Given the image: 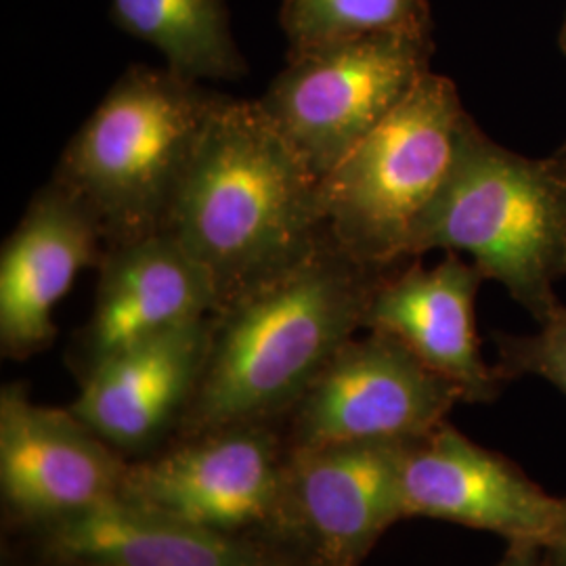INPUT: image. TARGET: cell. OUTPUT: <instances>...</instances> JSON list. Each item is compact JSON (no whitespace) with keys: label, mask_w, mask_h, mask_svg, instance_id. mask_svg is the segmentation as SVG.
I'll use <instances>...</instances> for the list:
<instances>
[{"label":"cell","mask_w":566,"mask_h":566,"mask_svg":"<svg viewBox=\"0 0 566 566\" xmlns=\"http://www.w3.org/2000/svg\"><path fill=\"white\" fill-rule=\"evenodd\" d=\"M409 443H344L290 451L283 537L308 566H361L403 521Z\"/></svg>","instance_id":"30bf717a"},{"label":"cell","mask_w":566,"mask_h":566,"mask_svg":"<svg viewBox=\"0 0 566 566\" xmlns=\"http://www.w3.org/2000/svg\"><path fill=\"white\" fill-rule=\"evenodd\" d=\"M97 275L91 315L65 355L78 382L124 350L212 315L219 304L208 271L166 231L105 245Z\"/></svg>","instance_id":"7c38bea8"},{"label":"cell","mask_w":566,"mask_h":566,"mask_svg":"<svg viewBox=\"0 0 566 566\" xmlns=\"http://www.w3.org/2000/svg\"><path fill=\"white\" fill-rule=\"evenodd\" d=\"M428 32H388L287 55L259 105L324 179L430 72Z\"/></svg>","instance_id":"8992f818"},{"label":"cell","mask_w":566,"mask_h":566,"mask_svg":"<svg viewBox=\"0 0 566 566\" xmlns=\"http://www.w3.org/2000/svg\"><path fill=\"white\" fill-rule=\"evenodd\" d=\"M4 554L9 556V560H4V566H70L55 565V563H42V560H30V558H21V556L9 554V552H4Z\"/></svg>","instance_id":"7402d4cb"},{"label":"cell","mask_w":566,"mask_h":566,"mask_svg":"<svg viewBox=\"0 0 566 566\" xmlns=\"http://www.w3.org/2000/svg\"><path fill=\"white\" fill-rule=\"evenodd\" d=\"M210 315L137 344L78 382L70 411L128 462L172 441L202 371Z\"/></svg>","instance_id":"2e32d148"},{"label":"cell","mask_w":566,"mask_h":566,"mask_svg":"<svg viewBox=\"0 0 566 566\" xmlns=\"http://www.w3.org/2000/svg\"><path fill=\"white\" fill-rule=\"evenodd\" d=\"M224 99L166 65H133L67 143L53 181L91 210L105 245L160 233Z\"/></svg>","instance_id":"3957f363"},{"label":"cell","mask_w":566,"mask_h":566,"mask_svg":"<svg viewBox=\"0 0 566 566\" xmlns=\"http://www.w3.org/2000/svg\"><path fill=\"white\" fill-rule=\"evenodd\" d=\"M9 554L70 566H308L290 547L231 537L112 500L57 523L4 533Z\"/></svg>","instance_id":"4fadbf2b"},{"label":"cell","mask_w":566,"mask_h":566,"mask_svg":"<svg viewBox=\"0 0 566 566\" xmlns=\"http://www.w3.org/2000/svg\"><path fill=\"white\" fill-rule=\"evenodd\" d=\"M319 185L259 102L227 97L185 170L164 231L208 271L221 304L324 235Z\"/></svg>","instance_id":"7a4b0ae2"},{"label":"cell","mask_w":566,"mask_h":566,"mask_svg":"<svg viewBox=\"0 0 566 566\" xmlns=\"http://www.w3.org/2000/svg\"><path fill=\"white\" fill-rule=\"evenodd\" d=\"M112 20L154 46L182 78L238 81L245 74L227 0H112Z\"/></svg>","instance_id":"e0dca14e"},{"label":"cell","mask_w":566,"mask_h":566,"mask_svg":"<svg viewBox=\"0 0 566 566\" xmlns=\"http://www.w3.org/2000/svg\"><path fill=\"white\" fill-rule=\"evenodd\" d=\"M476 122L455 84L428 72L319 185L325 231L374 269L413 261L409 245Z\"/></svg>","instance_id":"5b68a950"},{"label":"cell","mask_w":566,"mask_h":566,"mask_svg":"<svg viewBox=\"0 0 566 566\" xmlns=\"http://www.w3.org/2000/svg\"><path fill=\"white\" fill-rule=\"evenodd\" d=\"M390 271L355 261L324 231L301 259L224 298L210 315L202 371L172 439L280 424L364 329L371 294Z\"/></svg>","instance_id":"6da1fadb"},{"label":"cell","mask_w":566,"mask_h":566,"mask_svg":"<svg viewBox=\"0 0 566 566\" xmlns=\"http://www.w3.org/2000/svg\"><path fill=\"white\" fill-rule=\"evenodd\" d=\"M287 55L388 32H428L424 0H283Z\"/></svg>","instance_id":"ac0fdd59"},{"label":"cell","mask_w":566,"mask_h":566,"mask_svg":"<svg viewBox=\"0 0 566 566\" xmlns=\"http://www.w3.org/2000/svg\"><path fill=\"white\" fill-rule=\"evenodd\" d=\"M560 46H563V51L566 53V20L565 25H563V32H560ZM558 151H565L566 154V143L558 149Z\"/></svg>","instance_id":"603a6c76"},{"label":"cell","mask_w":566,"mask_h":566,"mask_svg":"<svg viewBox=\"0 0 566 566\" xmlns=\"http://www.w3.org/2000/svg\"><path fill=\"white\" fill-rule=\"evenodd\" d=\"M430 250L472 256L485 280L502 283L542 324L563 304L554 285L566 275L565 151L526 158L476 124L409 256Z\"/></svg>","instance_id":"277c9868"},{"label":"cell","mask_w":566,"mask_h":566,"mask_svg":"<svg viewBox=\"0 0 566 566\" xmlns=\"http://www.w3.org/2000/svg\"><path fill=\"white\" fill-rule=\"evenodd\" d=\"M542 549H544V566H566V497L560 523L554 528L552 537L542 546Z\"/></svg>","instance_id":"44dd1931"},{"label":"cell","mask_w":566,"mask_h":566,"mask_svg":"<svg viewBox=\"0 0 566 566\" xmlns=\"http://www.w3.org/2000/svg\"><path fill=\"white\" fill-rule=\"evenodd\" d=\"M493 338L497 344V364L493 367L504 385L535 376L566 397V304L546 317L535 334H493Z\"/></svg>","instance_id":"d6986e66"},{"label":"cell","mask_w":566,"mask_h":566,"mask_svg":"<svg viewBox=\"0 0 566 566\" xmlns=\"http://www.w3.org/2000/svg\"><path fill=\"white\" fill-rule=\"evenodd\" d=\"M495 566H544V549L539 544L528 542L507 544L502 560Z\"/></svg>","instance_id":"ffe728a7"},{"label":"cell","mask_w":566,"mask_h":566,"mask_svg":"<svg viewBox=\"0 0 566 566\" xmlns=\"http://www.w3.org/2000/svg\"><path fill=\"white\" fill-rule=\"evenodd\" d=\"M128 460L70 407L32 401L28 386L0 390V497L4 533L57 523L118 500Z\"/></svg>","instance_id":"9c48e42d"},{"label":"cell","mask_w":566,"mask_h":566,"mask_svg":"<svg viewBox=\"0 0 566 566\" xmlns=\"http://www.w3.org/2000/svg\"><path fill=\"white\" fill-rule=\"evenodd\" d=\"M105 252L102 227L60 182H46L30 200L0 254V350L28 361L46 350L57 327L53 311L81 271Z\"/></svg>","instance_id":"5bb4252c"},{"label":"cell","mask_w":566,"mask_h":566,"mask_svg":"<svg viewBox=\"0 0 566 566\" xmlns=\"http://www.w3.org/2000/svg\"><path fill=\"white\" fill-rule=\"evenodd\" d=\"M485 275L458 252L426 269L420 259L386 273L365 311L364 329L403 343L426 367L458 386L464 403H493L504 382L476 334L474 303Z\"/></svg>","instance_id":"9a60e30c"},{"label":"cell","mask_w":566,"mask_h":566,"mask_svg":"<svg viewBox=\"0 0 566 566\" xmlns=\"http://www.w3.org/2000/svg\"><path fill=\"white\" fill-rule=\"evenodd\" d=\"M287 460L280 424L217 428L128 462L120 500L221 535L290 547L283 537Z\"/></svg>","instance_id":"52a82bcc"},{"label":"cell","mask_w":566,"mask_h":566,"mask_svg":"<svg viewBox=\"0 0 566 566\" xmlns=\"http://www.w3.org/2000/svg\"><path fill=\"white\" fill-rule=\"evenodd\" d=\"M405 518H432L544 546L560 523L565 497L549 495L500 451L443 422L405 447Z\"/></svg>","instance_id":"8fae6325"},{"label":"cell","mask_w":566,"mask_h":566,"mask_svg":"<svg viewBox=\"0 0 566 566\" xmlns=\"http://www.w3.org/2000/svg\"><path fill=\"white\" fill-rule=\"evenodd\" d=\"M460 388L403 343L369 329L350 338L280 422L290 451L344 443H411L447 422Z\"/></svg>","instance_id":"ba28073f"}]
</instances>
